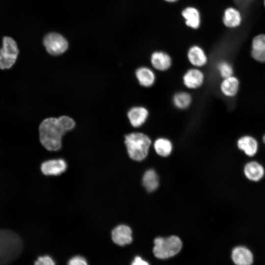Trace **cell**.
Here are the masks:
<instances>
[{
    "mask_svg": "<svg viewBox=\"0 0 265 265\" xmlns=\"http://www.w3.org/2000/svg\"><path fill=\"white\" fill-rule=\"evenodd\" d=\"M174 106L180 109H185L188 107L192 102L191 95L187 92H178L173 97Z\"/></svg>",
    "mask_w": 265,
    "mask_h": 265,
    "instance_id": "7402d4cb",
    "label": "cell"
},
{
    "mask_svg": "<svg viewBox=\"0 0 265 265\" xmlns=\"http://www.w3.org/2000/svg\"><path fill=\"white\" fill-rule=\"evenodd\" d=\"M75 121L68 116L58 118H47L39 127V139L42 145L48 150L56 151L62 146V138L75 127Z\"/></svg>",
    "mask_w": 265,
    "mask_h": 265,
    "instance_id": "6da1fadb",
    "label": "cell"
},
{
    "mask_svg": "<svg viewBox=\"0 0 265 265\" xmlns=\"http://www.w3.org/2000/svg\"><path fill=\"white\" fill-rule=\"evenodd\" d=\"M154 146L156 153L162 157L169 156L172 150L171 142L166 138H159L156 139Z\"/></svg>",
    "mask_w": 265,
    "mask_h": 265,
    "instance_id": "44dd1931",
    "label": "cell"
},
{
    "mask_svg": "<svg viewBox=\"0 0 265 265\" xmlns=\"http://www.w3.org/2000/svg\"><path fill=\"white\" fill-rule=\"evenodd\" d=\"M148 110L142 106L131 107L127 113V116L131 125L134 128L142 126L146 121L149 116Z\"/></svg>",
    "mask_w": 265,
    "mask_h": 265,
    "instance_id": "9c48e42d",
    "label": "cell"
},
{
    "mask_svg": "<svg viewBox=\"0 0 265 265\" xmlns=\"http://www.w3.org/2000/svg\"><path fill=\"white\" fill-rule=\"evenodd\" d=\"M231 258L236 265H252L254 261L251 251L243 246L234 247L231 252Z\"/></svg>",
    "mask_w": 265,
    "mask_h": 265,
    "instance_id": "52a82bcc",
    "label": "cell"
},
{
    "mask_svg": "<svg viewBox=\"0 0 265 265\" xmlns=\"http://www.w3.org/2000/svg\"><path fill=\"white\" fill-rule=\"evenodd\" d=\"M34 265H55L53 260L49 256H40L35 261Z\"/></svg>",
    "mask_w": 265,
    "mask_h": 265,
    "instance_id": "cb8c5ba5",
    "label": "cell"
},
{
    "mask_svg": "<svg viewBox=\"0 0 265 265\" xmlns=\"http://www.w3.org/2000/svg\"><path fill=\"white\" fill-rule=\"evenodd\" d=\"M111 238L113 241L118 245L130 244L132 239V230L127 225H119L112 231Z\"/></svg>",
    "mask_w": 265,
    "mask_h": 265,
    "instance_id": "30bf717a",
    "label": "cell"
},
{
    "mask_svg": "<svg viewBox=\"0 0 265 265\" xmlns=\"http://www.w3.org/2000/svg\"><path fill=\"white\" fill-rule=\"evenodd\" d=\"M264 6L265 7V0H264Z\"/></svg>",
    "mask_w": 265,
    "mask_h": 265,
    "instance_id": "83f0119b",
    "label": "cell"
},
{
    "mask_svg": "<svg viewBox=\"0 0 265 265\" xmlns=\"http://www.w3.org/2000/svg\"><path fill=\"white\" fill-rule=\"evenodd\" d=\"M154 254L159 259H166L176 255L182 247V241L176 236L166 238L158 237L154 239Z\"/></svg>",
    "mask_w": 265,
    "mask_h": 265,
    "instance_id": "3957f363",
    "label": "cell"
},
{
    "mask_svg": "<svg viewBox=\"0 0 265 265\" xmlns=\"http://www.w3.org/2000/svg\"><path fill=\"white\" fill-rule=\"evenodd\" d=\"M132 265H149L148 262L143 260L140 257H136L132 263Z\"/></svg>",
    "mask_w": 265,
    "mask_h": 265,
    "instance_id": "484cf974",
    "label": "cell"
},
{
    "mask_svg": "<svg viewBox=\"0 0 265 265\" xmlns=\"http://www.w3.org/2000/svg\"><path fill=\"white\" fill-rule=\"evenodd\" d=\"M150 61L153 67L159 71H167L172 65L170 56L162 51L154 52L151 54Z\"/></svg>",
    "mask_w": 265,
    "mask_h": 265,
    "instance_id": "4fadbf2b",
    "label": "cell"
},
{
    "mask_svg": "<svg viewBox=\"0 0 265 265\" xmlns=\"http://www.w3.org/2000/svg\"><path fill=\"white\" fill-rule=\"evenodd\" d=\"M217 70L223 79L233 76V68L232 65L226 61H221L217 65Z\"/></svg>",
    "mask_w": 265,
    "mask_h": 265,
    "instance_id": "603a6c76",
    "label": "cell"
},
{
    "mask_svg": "<svg viewBox=\"0 0 265 265\" xmlns=\"http://www.w3.org/2000/svg\"><path fill=\"white\" fill-rule=\"evenodd\" d=\"M142 184L149 192L155 190L159 186V178L153 169H149L145 172L142 178Z\"/></svg>",
    "mask_w": 265,
    "mask_h": 265,
    "instance_id": "ffe728a7",
    "label": "cell"
},
{
    "mask_svg": "<svg viewBox=\"0 0 265 265\" xmlns=\"http://www.w3.org/2000/svg\"><path fill=\"white\" fill-rule=\"evenodd\" d=\"M204 73L197 68L188 69L183 77V82L188 89H195L201 87L204 83Z\"/></svg>",
    "mask_w": 265,
    "mask_h": 265,
    "instance_id": "8992f818",
    "label": "cell"
},
{
    "mask_svg": "<svg viewBox=\"0 0 265 265\" xmlns=\"http://www.w3.org/2000/svg\"><path fill=\"white\" fill-rule=\"evenodd\" d=\"M182 15L187 26L193 29L199 27L201 23L200 14L197 8L193 7H186L183 10Z\"/></svg>",
    "mask_w": 265,
    "mask_h": 265,
    "instance_id": "d6986e66",
    "label": "cell"
},
{
    "mask_svg": "<svg viewBox=\"0 0 265 265\" xmlns=\"http://www.w3.org/2000/svg\"><path fill=\"white\" fill-rule=\"evenodd\" d=\"M67 164L61 159H50L43 162L41 166V170L45 175L57 176L65 172Z\"/></svg>",
    "mask_w": 265,
    "mask_h": 265,
    "instance_id": "ba28073f",
    "label": "cell"
},
{
    "mask_svg": "<svg viewBox=\"0 0 265 265\" xmlns=\"http://www.w3.org/2000/svg\"><path fill=\"white\" fill-rule=\"evenodd\" d=\"M164 0L169 2H174L177 1L178 0Z\"/></svg>",
    "mask_w": 265,
    "mask_h": 265,
    "instance_id": "4316f807",
    "label": "cell"
},
{
    "mask_svg": "<svg viewBox=\"0 0 265 265\" xmlns=\"http://www.w3.org/2000/svg\"><path fill=\"white\" fill-rule=\"evenodd\" d=\"M124 143L129 157L133 160L141 161L148 155L151 140L144 133L134 132L125 135Z\"/></svg>",
    "mask_w": 265,
    "mask_h": 265,
    "instance_id": "7a4b0ae2",
    "label": "cell"
},
{
    "mask_svg": "<svg viewBox=\"0 0 265 265\" xmlns=\"http://www.w3.org/2000/svg\"><path fill=\"white\" fill-rule=\"evenodd\" d=\"M238 149L249 157L255 155L258 149V143L255 138L249 135L240 137L237 141Z\"/></svg>",
    "mask_w": 265,
    "mask_h": 265,
    "instance_id": "e0dca14e",
    "label": "cell"
},
{
    "mask_svg": "<svg viewBox=\"0 0 265 265\" xmlns=\"http://www.w3.org/2000/svg\"><path fill=\"white\" fill-rule=\"evenodd\" d=\"M239 88V81L233 76L223 79L220 85L221 93L227 97H233L238 93Z\"/></svg>",
    "mask_w": 265,
    "mask_h": 265,
    "instance_id": "ac0fdd59",
    "label": "cell"
},
{
    "mask_svg": "<svg viewBox=\"0 0 265 265\" xmlns=\"http://www.w3.org/2000/svg\"><path fill=\"white\" fill-rule=\"evenodd\" d=\"M251 55L258 62L265 63V34L254 36L251 42Z\"/></svg>",
    "mask_w": 265,
    "mask_h": 265,
    "instance_id": "7c38bea8",
    "label": "cell"
},
{
    "mask_svg": "<svg viewBox=\"0 0 265 265\" xmlns=\"http://www.w3.org/2000/svg\"><path fill=\"white\" fill-rule=\"evenodd\" d=\"M187 57L189 63L195 68L203 67L208 62L205 52L202 48L197 45L192 46L188 49Z\"/></svg>",
    "mask_w": 265,
    "mask_h": 265,
    "instance_id": "5bb4252c",
    "label": "cell"
},
{
    "mask_svg": "<svg viewBox=\"0 0 265 265\" xmlns=\"http://www.w3.org/2000/svg\"><path fill=\"white\" fill-rule=\"evenodd\" d=\"M19 50L15 41L11 37L5 36L2 39L0 49V69H9L15 63Z\"/></svg>",
    "mask_w": 265,
    "mask_h": 265,
    "instance_id": "277c9868",
    "label": "cell"
},
{
    "mask_svg": "<svg viewBox=\"0 0 265 265\" xmlns=\"http://www.w3.org/2000/svg\"><path fill=\"white\" fill-rule=\"evenodd\" d=\"M67 265H88V263L83 257L76 256L70 259Z\"/></svg>",
    "mask_w": 265,
    "mask_h": 265,
    "instance_id": "d4e9b609",
    "label": "cell"
},
{
    "mask_svg": "<svg viewBox=\"0 0 265 265\" xmlns=\"http://www.w3.org/2000/svg\"><path fill=\"white\" fill-rule=\"evenodd\" d=\"M243 171L248 180L254 182L260 181L265 175L264 167L255 161L247 162L244 167Z\"/></svg>",
    "mask_w": 265,
    "mask_h": 265,
    "instance_id": "9a60e30c",
    "label": "cell"
},
{
    "mask_svg": "<svg viewBox=\"0 0 265 265\" xmlns=\"http://www.w3.org/2000/svg\"><path fill=\"white\" fill-rule=\"evenodd\" d=\"M43 44L49 53L58 55L64 53L68 48L67 40L57 33H50L44 38Z\"/></svg>",
    "mask_w": 265,
    "mask_h": 265,
    "instance_id": "5b68a950",
    "label": "cell"
},
{
    "mask_svg": "<svg viewBox=\"0 0 265 265\" xmlns=\"http://www.w3.org/2000/svg\"><path fill=\"white\" fill-rule=\"evenodd\" d=\"M135 77L139 84L144 87H151L156 80L154 71L145 66L139 67L136 70Z\"/></svg>",
    "mask_w": 265,
    "mask_h": 265,
    "instance_id": "2e32d148",
    "label": "cell"
},
{
    "mask_svg": "<svg viewBox=\"0 0 265 265\" xmlns=\"http://www.w3.org/2000/svg\"><path fill=\"white\" fill-rule=\"evenodd\" d=\"M223 25L229 28H235L239 26L242 21V17L240 11L233 6L226 8L222 16Z\"/></svg>",
    "mask_w": 265,
    "mask_h": 265,
    "instance_id": "8fae6325",
    "label": "cell"
}]
</instances>
